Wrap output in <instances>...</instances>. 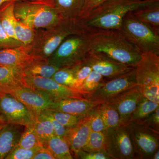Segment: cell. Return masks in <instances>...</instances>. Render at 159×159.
<instances>
[{
	"instance_id": "obj_1",
	"label": "cell",
	"mask_w": 159,
	"mask_h": 159,
	"mask_svg": "<svg viewBox=\"0 0 159 159\" xmlns=\"http://www.w3.org/2000/svg\"><path fill=\"white\" fill-rule=\"evenodd\" d=\"M159 2V0H107L95 6L80 19L86 31L119 30L127 13Z\"/></svg>"
},
{
	"instance_id": "obj_2",
	"label": "cell",
	"mask_w": 159,
	"mask_h": 159,
	"mask_svg": "<svg viewBox=\"0 0 159 159\" xmlns=\"http://www.w3.org/2000/svg\"><path fill=\"white\" fill-rule=\"evenodd\" d=\"M90 51L106 55L117 61L135 68L142 53L119 30H88Z\"/></svg>"
},
{
	"instance_id": "obj_3",
	"label": "cell",
	"mask_w": 159,
	"mask_h": 159,
	"mask_svg": "<svg viewBox=\"0 0 159 159\" xmlns=\"http://www.w3.org/2000/svg\"><path fill=\"white\" fill-rule=\"evenodd\" d=\"M87 32L79 20H61L53 27L37 29L34 41L27 47L29 54L49 60L66 38L71 34Z\"/></svg>"
},
{
	"instance_id": "obj_4",
	"label": "cell",
	"mask_w": 159,
	"mask_h": 159,
	"mask_svg": "<svg viewBox=\"0 0 159 159\" xmlns=\"http://www.w3.org/2000/svg\"><path fill=\"white\" fill-rule=\"evenodd\" d=\"M14 14L18 20L35 29L50 28L61 20L47 0L15 2Z\"/></svg>"
},
{
	"instance_id": "obj_5",
	"label": "cell",
	"mask_w": 159,
	"mask_h": 159,
	"mask_svg": "<svg viewBox=\"0 0 159 159\" xmlns=\"http://www.w3.org/2000/svg\"><path fill=\"white\" fill-rule=\"evenodd\" d=\"M119 30L142 54L159 55V32L136 18L132 11L125 16Z\"/></svg>"
},
{
	"instance_id": "obj_6",
	"label": "cell",
	"mask_w": 159,
	"mask_h": 159,
	"mask_svg": "<svg viewBox=\"0 0 159 159\" xmlns=\"http://www.w3.org/2000/svg\"><path fill=\"white\" fill-rule=\"evenodd\" d=\"M90 51L87 32L71 34L64 40L49 61L58 68L70 67L83 61Z\"/></svg>"
},
{
	"instance_id": "obj_7",
	"label": "cell",
	"mask_w": 159,
	"mask_h": 159,
	"mask_svg": "<svg viewBox=\"0 0 159 159\" xmlns=\"http://www.w3.org/2000/svg\"><path fill=\"white\" fill-rule=\"evenodd\" d=\"M135 71L137 84L143 96L159 103V55L142 53Z\"/></svg>"
},
{
	"instance_id": "obj_8",
	"label": "cell",
	"mask_w": 159,
	"mask_h": 159,
	"mask_svg": "<svg viewBox=\"0 0 159 159\" xmlns=\"http://www.w3.org/2000/svg\"><path fill=\"white\" fill-rule=\"evenodd\" d=\"M130 133L136 159H151L159 148V132L140 122L125 124Z\"/></svg>"
},
{
	"instance_id": "obj_9",
	"label": "cell",
	"mask_w": 159,
	"mask_h": 159,
	"mask_svg": "<svg viewBox=\"0 0 159 159\" xmlns=\"http://www.w3.org/2000/svg\"><path fill=\"white\" fill-rule=\"evenodd\" d=\"M106 150L112 159H134L135 155L129 130L123 124L104 132Z\"/></svg>"
},
{
	"instance_id": "obj_10",
	"label": "cell",
	"mask_w": 159,
	"mask_h": 159,
	"mask_svg": "<svg viewBox=\"0 0 159 159\" xmlns=\"http://www.w3.org/2000/svg\"><path fill=\"white\" fill-rule=\"evenodd\" d=\"M137 85L134 68L125 74L106 80L99 89L85 94L84 98L95 102H108L122 92Z\"/></svg>"
},
{
	"instance_id": "obj_11",
	"label": "cell",
	"mask_w": 159,
	"mask_h": 159,
	"mask_svg": "<svg viewBox=\"0 0 159 159\" xmlns=\"http://www.w3.org/2000/svg\"><path fill=\"white\" fill-rule=\"evenodd\" d=\"M34 120V116L19 100L9 94L0 95L1 123L18 124L27 127L33 124Z\"/></svg>"
},
{
	"instance_id": "obj_12",
	"label": "cell",
	"mask_w": 159,
	"mask_h": 159,
	"mask_svg": "<svg viewBox=\"0 0 159 159\" xmlns=\"http://www.w3.org/2000/svg\"><path fill=\"white\" fill-rule=\"evenodd\" d=\"M27 86L44 92L53 101L66 98L85 99V93L60 84L51 78L43 77H24Z\"/></svg>"
},
{
	"instance_id": "obj_13",
	"label": "cell",
	"mask_w": 159,
	"mask_h": 159,
	"mask_svg": "<svg viewBox=\"0 0 159 159\" xmlns=\"http://www.w3.org/2000/svg\"><path fill=\"white\" fill-rule=\"evenodd\" d=\"M93 70L102 75L106 80L129 72L135 68L119 62L105 54L90 51L84 59Z\"/></svg>"
},
{
	"instance_id": "obj_14",
	"label": "cell",
	"mask_w": 159,
	"mask_h": 159,
	"mask_svg": "<svg viewBox=\"0 0 159 159\" xmlns=\"http://www.w3.org/2000/svg\"><path fill=\"white\" fill-rule=\"evenodd\" d=\"M6 93L10 94L26 106L34 117L49 108L53 102L48 94L26 85L12 89Z\"/></svg>"
},
{
	"instance_id": "obj_15",
	"label": "cell",
	"mask_w": 159,
	"mask_h": 159,
	"mask_svg": "<svg viewBox=\"0 0 159 159\" xmlns=\"http://www.w3.org/2000/svg\"><path fill=\"white\" fill-rule=\"evenodd\" d=\"M143 97L138 85L128 89L108 101L116 107L121 124L128 123L138 103Z\"/></svg>"
},
{
	"instance_id": "obj_16",
	"label": "cell",
	"mask_w": 159,
	"mask_h": 159,
	"mask_svg": "<svg viewBox=\"0 0 159 159\" xmlns=\"http://www.w3.org/2000/svg\"><path fill=\"white\" fill-rule=\"evenodd\" d=\"M91 131L89 115L76 126L67 129L63 139L68 145L74 159L85 145Z\"/></svg>"
},
{
	"instance_id": "obj_17",
	"label": "cell",
	"mask_w": 159,
	"mask_h": 159,
	"mask_svg": "<svg viewBox=\"0 0 159 159\" xmlns=\"http://www.w3.org/2000/svg\"><path fill=\"white\" fill-rule=\"evenodd\" d=\"M102 103L86 99L66 98L53 101L48 109L86 117L96 107Z\"/></svg>"
},
{
	"instance_id": "obj_18",
	"label": "cell",
	"mask_w": 159,
	"mask_h": 159,
	"mask_svg": "<svg viewBox=\"0 0 159 159\" xmlns=\"http://www.w3.org/2000/svg\"><path fill=\"white\" fill-rule=\"evenodd\" d=\"M59 68L51 64L48 59L31 56L20 67L23 77L51 78Z\"/></svg>"
},
{
	"instance_id": "obj_19",
	"label": "cell",
	"mask_w": 159,
	"mask_h": 159,
	"mask_svg": "<svg viewBox=\"0 0 159 159\" xmlns=\"http://www.w3.org/2000/svg\"><path fill=\"white\" fill-rule=\"evenodd\" d=\"M61 20H79L86 0H47Z\"/></svg>"
},
{
	"instance_id": "obj_20",
	"label": "cell",
	"mask_w": 159,
	"mask_h": 159,
	"mask_svg": "<svg viewBox=\"0 0 159 159\" xmlns=\"http://www.w3.org/2000/svg\"><path fill=\"white\" fill-rule=\"evenodd\" d=\"M25 126L5 124L0 130V159H6L18 145Z\"/></svg>"
},
{
	"instance_id": "obj_21",
	"label": "cell",
	"mask_w": 159,
	"mask_h": 159,
	"mask_svg": "<svg viewBox=\"0 0 159 159\" xmlns=\"http://www.w3.org/2000/svg\"><path fill=\"white\" fill-rule=\"evenodd\" d=\"M31 57L25 46L0 50V66L20 68Z\"/></svg>"
},
{
	"instance_id": "obj_22",
	"label": "cell",
	"mask_w": 159,
	"mask_h": 159,
	"mask_svg": "<svg viewBox=\"0 0 159 159\" xmlns=\"http://www.w3.org/2000/svg\"><path fill=\"white\" fill-rule=\"evenodd\" d=\"M25 85L20 68L0 66V94Z\"/></svg>"
},
{
	"instance_id": "obj_23",
	"label": "cell",
	"mask_w": 159,
	"mask_h": 159,
	"mask_svg": "<svg viewBox=\"0 0 159 159\" xmlns=\"http://www.w3.org/2000/svg\"><path fill=\"white\" fill-rule=\"evenodd\" d=\"M136 18L159 32V2L133 11Z\"/></svg>"
},
{
	"instance_id": "obj_24",
	"label": "cell",
	"mask_w": 159,
	"mask_h": 159,
	"mask_svg": "<svg viewBox=\"0 0 159 159\" xmlns=\"http://www.w3.org/2000/svg\"><path fill=\"white\" fill-rule=\"evenodd\" d=\"M15 3L14 1L6 2L0 6V20L7 34L13 39L17 40L14 32L16 20L14 14Z\"/></svg>"
},
{
	"instance_id": "obj_25",
	"label": "cell",
	"mask_w": 159,
	"mask_h": 159,
	"mask_svg": "<svg viewBox=\"0 0 159 159\" xmlns=\"http://www.w3.org/2000/svg\"><path fill=\"white\" fill-rule=\"evenodd\" d=\"M46 148L50 151L55 159H74L65 140L57 136L54 135L49 139Z\"/></svg>"
},
{
	"instance_id": "obj_26",
	"label": "cell",
	"mask_w": 159,
	"mask_h": 159,
	"mask_svg": "<svg viewBox=\"0 0 159 159\" xmlns=\"http://www.w3.org/2000/svg\"><path fill=\"white\" fill-rule=\"evenodd\" d=\"M34 129L39 140L44 147L51 137L55 135L54 128L50 120L39 114L34 117Z\"/></svg>"
},
{
	"instance_id": "obj_27",
	"label": "cell",
	"mask_w": 159,
	"mask_h": 159,
	"mask_svg": "<svg viewBox=\"0 0 159 159\" xmlns=\"http://www.w3.org/2000/svg\"><path fill=\"white\" fill-rule=\"evenodd\" d=\"M97 108L107 128L116 127L121 124L119 112L111 103L102 102L97 106Z\"/></svg>"
},
{
	"instance_id": "obj_28",
	"label": "cell",
	"mask_w": 159,
	"mask_h": 159,
	"mask_svg": "<svg viewBox=\"0 0 159 159\" xmlns=\"http://www.w3.org/2000/svg\"><path fill=\"white\" fill-rule=\"evenodd\" d=\"M159 107V103L152 102L143 96L132 114L128 122L141 121Z\"/></svg>"
},
{
	"instance_id": "obj_29",
	"label": "cell",
	"mask_w": 159,
	"mask_h": 159,
	"mask_svg": "<svg viewBox=\"0 0 159 159\" xmlns=\"http://www.w3.org/2000/svg\"><path fill=\"white\" fill-rule=\"evenodd\" d=\"M14 32L16 39L25 47H29L34 41L37 29L29 27L16 19L14 25Z\"/></svg>"
},
{
	"instance_id": "obj_30",
	"label": "cell",
	"mask_w": 159,
	"mask_h": 159,
	"mask_svg": "<svg viewBox=\"0 0 159 159\" xmlns=\"http://www.w3.org/2000/svg\"><path fill=\"white\" fill-rule=\"evenodd\" d=\"M82 150L87 152H106L104 132H95L91 130L87 142Z\"/></svg>"
},
{
	"instance_id": "obj_31",
	"label": "cell",
	"mask_w": 159,
	"mask_h": 159,
	"mask_svg": "<svg viewBox=\"0 0 159 159\" xmlns=\"http://www.w3.org/2000/svg\"><path fill=\"white\" fill-rule=\"evenodd\" d=\"M51 78L60 84L77 90L74 66L59 68Z\"/></svg>"
},
{
	"instance_id": "obj_32",
	"label": "cell",
	"mask_w": 159,
	"mask_h": 159,
	"mask_svg": "<svg viewBox=\"0 0 159 159\" xmlns=\"http://www.w3.org/2000/svg\"><path fill=\"white\" fill-rule=\"evenodd\" d=\"M18 145L26 148L44 147L40 142L33 124L25 127L22 134Z\"/></svg>"
},
{
	"instance_id": "obj_33",
	"label": "cell",
	"mask_w": 159,
	"mask_h": 159,
	"mask_svg": "<svg viewBox=\"0 0 159 159\" xmlns=\"http://www.w3.org/2000/svg\"><path fill=\"white\" fill-rule=\"evenodd\" d=\"M46 110L66 129L72 128L76 126L85 117L53 110L51 109H47Z\"/></svg>"
},
{
	"instance_id": "obj_34",
	"label": "cell",
	"mask_w": 159,
	"mask_h": 159,
	"mask_svg": "<svg viewBox=\"0 0 159 159\" xmlns=\"http://www.w3.org/2000/svg\"><path fill=\"white\" fill-rule=\"evenodd\" d=\"M106 81L102 75L93 70L84 80L80 91L85 94L92 93L102 86Z\"/></svg>"
},
{
	"instance_id": "obj_35",
	"label": "cell",
	"mask_w": 159,
	"mask_h": 159,
	"mask_svg": "<svg viewBox=\"0 0 159 159\" xmlns=\"http://www.w3.org/2000/svg\"><path fill=\"white\" fill-rule=\"evenodd\" d=\"M74 67L77 89L80 91L84 80L88 77L93 69L84 60L77 65L74 66Z\"/></svg>"
},
{
	"instance_id": "obj_36",
	"label": "cell",
	"mask_w": 159,
	"mask_h": 159,
	"mask_svg": "<svg viewBox=\"0 0 159 159\" xmlns=\"http://www.w3.org/2000/svg\"><path fill=\"white\" fill-rule=\"evenodd\" d=\"M42 147L26 148L17 145L6 159H32L34 155Z\"/></svg>"
},
{
	"instance_id": "obj_37",
	"label": "cell",
	"mask_w": 159,
	"mask_h": 159,
	"mask_svg": "<svg viewBox=\"0 0 159 159\" xmlns=\"http://www.w3.org/2000/svg\"><path fill=\"white\" fill-rule=\"evenodd\" d=\"M97 107V106L89 114L90 126L91 130L93 131L103 132L107 129V127Z\"/></svg>"
},
{
	"instance_id": "obj_38",
	"label": "cell",
	"mask_w": 159,
	"mask_h": 159,
	"mask_svg": "<svg viewBox=\"0 0 159 159\" xmlns=\"http://www.w3.org/2000/svg\"><path fill=\"white\" fill-rule=\"evenodd\" d=\"M24 46L17 40L10 37L4 30L0 20V50Z\"/></svg>"
},
{
	"instance_id": "obj_39",
	"label": "cell",
	"mask_w": 159,
	"mask_h": 159,
	"mask_svg": "<svg viewBox=\"0 0 159 159\" xmlns=\"http://www.w3.org/2000/svg\"><path fill=\"white\" fill-rule=\"evenodd\" d=\"M39 114L42 115L43 116L50 120L53 125L55 135L63 139L66 131L67 129L54 119L51 114H49L47 111L46 109L43 111Z\"/></svg>"
},
{
	"instance_id": "obj_40",
	"label": "cell",
	"mask_w": 159,
	"mask_h": 159,
	"mask_svg": "<svg viewBox=\"0 0 159 159\" xmlns=\"http://www.w3.org/2000/svg\"><path fill=\"white\" fill-rule=\"evenodd\" d=\"M139 122L145 124L154 130L159 132V107L151 113L145 119Z\"/></svg>"
},
{
	"instance_id": "obj_41",
	"label": "cell",
	"mask_w": 159,
	"mask_h": 159,
	"mask_svg": "<svg viewBox=\"0 0 159 159\" xmlns=\"http://www.w3.org/2000/svg\"><path fill=\"white\" fill-rule=\"evenodd\" d=\"M76 159H112L106 152H87L83 150L80 151Z\"/></svg>"
},
{
	"instance_id": "obj_42",
	"label": "cell",
	"mask_w": 159,
	"mask_h": 159,
	"mask_svg": "<svg viewBox=\"0 0 159 159\" xmlns=\"http://www.w3.org/2000/svg\"><path fill=\"white\" fill-rule=\"evenodd\" d=\"M32 159H55L52 153L46 147H42L34 155Z\"/></svg>"
},
{
	"instance_id": "obj_43",
	"label": "cell",
	"mask_w": 159,
	"mask_h": 159,
	"mask_svg": "<svg viewBox=\"0 0 159 159\" xmlns=\"http://www.w3.org/2000/svg\"><path fill=\"white\" fill-rule=\"evenodd\" d=\"M106 1H107V0H94L92 2L90 3L85 7L84 11L83 12L81 17H82L87 12H88V11H89V10H90L91 9L93 8L95 6H97V5H99L100 3L103 2H105Z\"/></svg>"
},
{
	"instance_id": "obj_44",
	"label": "cell",
	"mask_w": 159,
	"mask_h": 159,
	"mask_svg": "<svg viewBox=\"0 0 159 159\" xmlns=\"http://www.w3.org/2000/svg\"><path fill=\"white\" fill-rule=\"evenodd\" d=\"M159 159V149L157 150L154 153L151 159Z\"/></svg>"
},
{
	"instance_id": "obj_45",
	"label": "cell",
	"mask_w": 159,
	"mask_h": 159,
	"mask_svg": "<svg viewBox=\"0 0 159 159\" xmlns=\"http://www.w3.org/2000/svg\"><path fill=\"white\" fill-rule=\"evenodd\" d=\"M24 1H27V0H0V6L6 2H10V1H14V2H16Z\"/></svg>"
},
{
	"instance_id": "obj_46",
	"label": "cell",
	"mask_w": 159,
	"mask_h": 159,
	"mask_svg": "<svg viewBox=\"0 0 159 159\" xmlns=\"http://www.w3.org/2000/svg\"><path fill=\"white\" fill-rule=\"evenodd\" d=\"M93 1H94V0H86V5L85 7H86V6H87L90 3L92 2H93Z\"/></svg>"
},
{
	"instance_id": "obj_47",
	"label": "cell",
	"mask_w": 159,
	"mask_h": 159,
	"mask_svg": "<svg viewBox=\"0 0 159 159\" xmlns=\"http://www.w3.org/2000/svg\"><path fill=\"white\" fill-rule=\"evenodd\" d=\"M5 124H3V123H1V124H0V130H1V129L2 128L3 126H4Z\"/></svg>"
},
{
	"instance_id": "obj_48",
	"label": "cell",
	"mask_w": 159,
	"mask_h": 159,
	"mask_svg": "<svg viewBox=\"0 0 159 159\" xmlns=\"http://www.w3.org/2000/svg\"><path fill=\"white\" fill-rule=\"evenodd\" d=\"M1 124V122H0V124Z\"/></svg>"
},
{
	"instance_id": "obj_49",
	"label": "cell",
	"mask_w": 159,
	"mask_h": 159,
	"mask_svg": "<svg viewBox=\"0 0 159 159\" xmlns=\"http://www.w3.org/2000/svg\"><path fill=\"white\" fill-rule=\"evenodd\" d=\"M1 94H0V95H1Z\"/></svg>"
},
{
	"instance_id": "obj_50",
	"label": "cell",
	"mask_w": 159,
	"mask_h": 159,
	"mask_svg": "<svg viewBox=\"0 0 159 159\" xmlns=\"http://www.w3.org/2000/svg\"></svg>"
}]
</instances>
